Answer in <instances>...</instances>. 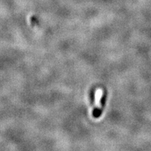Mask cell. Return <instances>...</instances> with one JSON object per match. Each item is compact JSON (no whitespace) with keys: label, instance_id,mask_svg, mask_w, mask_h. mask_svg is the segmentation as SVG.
<instances>
[{"label":"cell","instance_id":"6da1fadb","mask_svg":"<svg viewBox=\"0 0 151 151\" xmlns=\"http://www.w3.org/2000/svg\"><path fill=\"white\" fill-rule=\"evenodd\" d=\"M103 96V90L101 88H98L94 94V109L100 110L101 108V99Z\"/></svg>","mask_w":151,"mask_h":151}]
</instances>
